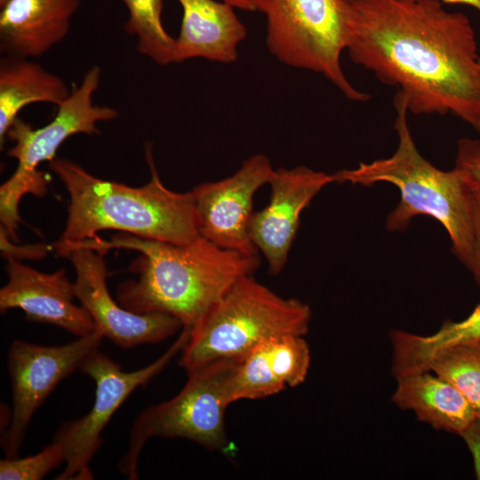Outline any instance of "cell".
<instances>
[{
	"label": "cell",
	"mask_w": 480,
	"mask_h": 480,
	"mask_svg": "<svg viewBox=\"0 0 480 480\" xmlns=\"http://www.w3.org/2000/svg\"><path fill=\"white\" fill-rule=\"evenodd\" d=\"M346 50L413 114L480 118V57L468 17L441 0H348Z\"/></svg>",
	"instance_id": "obj_1"
},
{
	"label": "cell",
	"mask_w": 480,
	"mask_h": 480,
	"mask_svg": "<svg viewBox=\"0 0 480 480\" xmlns=\"http://www.w3.org/2000/svg\"><path fill=\"white\" fill-rule=\"evenodd\" d=\"M76 247L102 255L113 248L139 252L129 268L138 278L117 286L116 300L134 313L172 315L189 330L236 281L260 266L258 253L227 250L202 236L178 245L120 232L110 240H85L69 252Z\"/></svg>",
	"instance_id": "obj_2"
},
{
	"label": "cell",
	"mask_w": 480,
	"mask_h": 480,
	"mask_svg": "<svg viewBox=\"0 0 480 480\" xmlns=\"http://www.w3.org/2000/svg\"><path fill=\"white\" fill-rule=\"evenodd\" d=\"M146 160L151 177L140 188L101 180L68 159L49 162L70 197L65 228L52 245L59 257L106 229L178 245L200 237L192 190L177 193L162 183L148 146Z\"/></svg>",
	"instance_id": "obj_3"
},
{
	"label": "cell",
	"mask_w": 480,
	"mask_h": 480,
	"mask_svg": "<svg viewBox=\"0 0 480 480\" xmlns=\"http://www.w3.org/2000/svg\"><path fill=\"white\" fill-rule=\"evenodd\" d=\"M396 116L394 129L398 145L394 154L371 163H360L355 169L332 174L333 181L370 186L388 182L400 191V202L388 214V231L405 229L417 215H428L445 228L452 250L468 269L473 256L471 192L473 187L453 167L443 171L433 165L418 150L407 122V107L397 92L394 100Z\"/></svg>",
	"instance_id": "obj_4"
},
{
	"label": "cell",
	"mask_w": 480,
	"mask_h": 480,
	"mask_svg": "<svg viewBox=\"0 0 480 480\" xmlns=\"http://www.w3.org/2000/svg\"><path fill=\"white\" fill-rule=\"evenodd\" d=\"M311 316L308 304L284 298L252 275L245 276L190 329L179 364L188 372L212 361L239 359L274 337L304 336Z\"/></svg>",
	"instance_id": "obj_5"
},
{
	"label": "cell",
	"mask_w": 480,
	"mask_h": 480,
	"mask_svg": "<svg viewBox=\"0 0 480 480\" xmlns=\"http://www.w3.org/2000/svg\"><path fill=\"white\" fill-rule=\"evenodd\" d=\"M267 17V45L281 62L321 74L348 99L366 101L346 77L340 56L347 47L348 0H258Z\"/></svg>",
	"instance_id": "obj_6"
},
{
	"label": "cell",
	"mask_w": 480,
	"mask_h": 480,
	"mask_svg": "<svg viewBox=\"0 0 480 480\" xmlns=\"http://www.w3.org/2000/svg\"><path fill=\"white\" fill-rule=\"evenodd\" d=\"M236 361L216 360L188 372V381L174 397L144 409L132 426L127 451L118 463L120 472L130 480L138 479L141 449L156 436L185 438L225 452L228 383Z\"/></svg>",
	"instance_id": "obj_7"
},
{
	"label": "cell",
	"mask_w": 480,
	"mask_h": 480,
	"mask_svg": "<svg viewBox=\"0 0 480 480\" xmlns=\"http://www.w3.org/2000/svg\"><path fill=\"white\" fill-rule=\"evenodd\" d=\"M100 68L94 66L85 74L81 84L58 105L53 119L46 125L34 129L17 118L6 137L14 142L7 155L17 159L13 174L0 187V220L12 239H17L16 230L20 221L19 204L26 194L44 197L47 192L45 174L37 166L55 158L60 145L77 133L98 134L97 123L114 120L118 113L107 106L93 105L92 95L98 89Z\"/></svg>",
	"instance_id": "obj_8"
},
{
	"label": "cell",
	"mask_w": 480,
	"mask_h": 480,
	"mask_svg": "<svg viewBox=\"0 0 480 480\" xmlns=\"http://www.w3.org/2000/svg\"><path fill=\"white\" fill-rule=\"evenodd\" d=\"M188 337L189 329L182 328L175 342L160 357L132 372L123 371L118 363L99 349L85 358L79 370L95 383L94 403L88 413L64 422L53 435L52 441L62 445L65 454V468L55 479H93L89 464L102 444L101 433L113 414L137 388L145 386L169 364Z\"/></svg>",
	"instance_id": "obj_9"
},
{
	"label": "cell",
	"mask_w": 480,
	"mask_h": 480,
	"mask_svg": "<svg viewBox=\"0 0 480 480\" xmlns=\"http://www.w3.org/2000/svg\"><path fill=\"white\" fill-rule=\"evenodd\" d=\"M103 333L95 329L77 340L59 346H42L13 340L7 354L12 407L9 423L1 434L4 458L19 457L30 420L57 385L79 370L97 350Z\"/></svg>",
	"instance_id": "obj_10"
},
{
	"label": "cell",
	"mask_w": 480,
	"mask_h": 480,
	"mask_svg": "<svg viewBox=\"0 0 480 480\" xmlns=\"http://www.w3.org/2000/svg\"><path fill=\"white\" fill-rule=\"evenodd\" d=\"M274 172L268 157L257 154L233 175L196 186L192 192L200 236L227 250L258 253L249 234L253 196Z\"/></svg>",
	"instance_id": "obj_11"
},
{
	"label": "cell",
	"mask_w": 480,
	"mask_h": 480,
	"mask_svg": "<svg viewBox=\"0 0 480 480\" xmlns=\"http://www.w3.org/2000/svg\"><path fill=\"white\" fill-rule=\"evenodd\" d=\"M74 266V292L92 316L95 329L123 349L164 341L183 328L175 316L152 312L138 314L114 300L107 287L103 255L95 250L76 247L66 256Z\"/></svg>",
	"instance_id": "obj_12"
},
{
	"label": "cell",
	"mask_w": 480,
	"mask_h": 480,
	"mask_svg": "<svg viewBox=\"0 0 480 480\" xmlns=\"http://www.w3.org/2000/svg\"><path fill=\"white\" fill-rule=\"evenodd\" d=\"M332 182V174L304 165L275 170L268 183L270 201L263 210L253 213L249 228L251 241L265 257L270 275L279 274L287 262L301 212Z\"/></svg>",
	"instance_id": "obj_13"
},
{
	"label": "cell",
	"mask_w": 480,
	"mask_h": 480,
	"mask_svg": "<svg viewBox=\"0 0 480 480\" xmlns=\"http://www.w3.org/2000/svg\"><path fill=\"white\" fill-rule=\"evenodd\" d=\"M8 281L0 290V311L20 308L27 319L50 324L82 337L95 330L89 312L73 302L74 284L63 268L43 273L14 259L7 260Z\"/></svg>",
	"instance_id": "obj_14"
},
{
	"label": "cell",
	"mask_w": 480,
	"mask_h": 480,
	"mask_svg": "<svg viewBox=\"0 0 480 480\" xmlns=\"http://www.w3.org/2000/svg\"><path fill=\"white\" fill-rule=\"evenodd\" d=\"M79 0H10L0 12V47L7 56L39 57L68 33Z\"/></svg>",
	"instance_id": "obj_15"
},
{
	"label": "cell",
	"mask_w": 480,
	"mask_h": 480,
	"mask_svg": "<svg viewBox=\"0 0 480 480\" xmlns=\"http://www.w3.org/2000/svg\"><path fill=\"white\" fill-rule=\"evenodd\" d=\"M183 11L179 36L175 38L174 62L193 58L230 63L246 29L234 7L215 0H178Z\"/></svg>",
	"instance_id": "obj_16"
},
{
	"label": "cell",
	"mask_w": 480,
	"mask_h": 480,
	"mask_svg": "<svg viewBox=\"0 0 480 480\" xmlns=\"http://www.w3.org/2000/svg\"><path fill=\"white\" fill-rule=\"evenodd\" d=\"M300 373V357L286 339L266 340L237 359L228 383L229 403L273 396L292 388Z\"/></svg>",
	"instance_id": "obj_17"
},
{
	"label": "cell",
	"mask_w": 480,
	"mask_h": 480,
	"mask_svg": "<svg viewBox=\"0 0 480 480\" xmlns=\"http://www.w3.org/2000/svg\"><path fill=\"white\" fill-rule=\"evenodd\" d=\"M396 380L392 402L402 410L413 412L418 420L436 430L460 436L476 418L464 396L432 372L409 374Z\"/></svg>",
	"instance_id": "obj_18"
},
{
	"label": "cell",
	"mask_w": 480,
	"mask_h": 480,
	"mask_svg": "<svg viewBox=\"0 0 480 480\" xmlns=\"http://www.w3.org/2000/svg\"><path fill=\"white\" fill-rule=\"evenodd\" d=\"M70 91L59 76L28 58L7 56L0 62V143L19 112L27 105L47 102L59 105Z\"/></svg>",
	"instance_id": "obj_19"
},
{
	"label": "cell",
	"mask_w": 480,
	"mask_h": 480,
	"mask_svg": "<svg viewBox=\"0 0 480 480\" xmlns=\"http://www.w3.org/2000/svg\"><path fill=\"white\" fill-rule=\"evenodd\" d=\"M392 346L391 372L395 379L426 371L428 360L441 349L480 342V302L460 320H445L430 335H420L395 329L389 332Z\"/></svg>",
	"instance_id": "obj_20"
},
{
	"label": "cell",
	"mask_w": 480,
	"mask_h": 480,
	"mask_svg": "<svg viewBox=\"0 0 480 480\" xmlns=\"http://www.w3.org/2000/svg\"><path fill=\"white\" fill-rule=\"evenodd\" d=\"M129 17L125 31L137 37L138 51L159 65L174 62L175 38L162 23L163 0H122Z\"/></svg>",
	"instance_id": "obj_21"
},
{
	"label": "cell",
	"mask_w": 480,
	"mask_h": 480,
	"mask_svg": "<svg viewBox=\"0 0 480 480\" xmlns=\"http://www.w3.org/2000/svg\"><path fill=\"white\" fill-rule=\"evenodd\" d=\"M453 385L480 418V342L463 343L439 350L426 371Z\"/></svg>",
	"instance_id": "obj_22"
},
{
	"label": "cell",
	"mask_w": 480,
	"mask_h": 480,
	"mask_svg": "<svg viewBox=\"0 0 480 480\" xmlns=\"http://www.w3.org/2000/svg\"><path fill=\"white\" fill-rule=\"evenodd\" d=\"M62 462H65L63 447L60 443L52 441L36 454L1 460L0 479L41 480Z\"/></svg>",
	"instance_id": "obj_23"
},
{
	"label": "cell",
	"mask_w": 480,
	"mask_h": 480,
	"mask_svg": "<svg viewBox=\"0 0 480 480\" xmlns=\"http://www.w3.org/2000/svg\"><path fill=\"white\" fill-rule=\"evenodd\" d=\"M454 167L473 188H480V140H459Z\"/></svg>",
	"instance_id": "obj_24"
},
{
	"label": "cell",
	"mask_w": 480,
	"mask_h": 480,
	"mask_svg": "<svg viewBox=\"0 0 480 480\" xmlns=\"http://www.w3.org/2000/svg\"><path fill=\"white\" fill-rule=\"evenodd\" d=\"M10 238L6 229L0 227V243L2 256L6 259L21 260L22 259L38 260L44 258L49 252L51 247L44 244L27 245H16Z\"/></svg>",
	"instance_id": "obj_25"
},
{
	"label": "cell",
	"mask_w": 480,
	"mask_h": 480,
	"mask_svg": "<svg viewBox=\"0 0 480 480\" xmlns=\"http://www.w3.org/2000/svg\"><path fill=\"white\" fill-rule=\"evenodd\" d=\"M471 212L473 227V256L468 268L476 285L480 288V188H473L471 192Z\"/></svg>",
	"instance_id": "obj_26"
},
{
	"label": "cell",
	"mask_w": 480,
	"mask_h": 480,
	"mask_svg": "<svg viewBox=\"0 0 480 480\" xmlns=\"http://www.w3.org/2000/svg\"><path fill=\"white\" fill-rule=\"evenodd\" d=\"M460 436L472 455L475 476L480 480V418L476 417Z\"/></svg>",
	"instance_id": "obj_27"
},
{
	"label": "cell",
	"mask_w": 480,
	"mask_h": 480,
	"mask_svg": "<svg viewBox=\"0 0 480 480\" xmlns=\"http://www.w3.org/2000/svg\"><path fill=\"white\" fill-rule=\"evenodd\" d=\"M221 2L229 4L234 8H238L244 11L254 12L258 11V0H220Z\"/></svg>",
	"instance_id": "obj_28"
},
{
	"label": "cell",
	"mask_w": 480,
	"mask_h": 480,
	"mask_svg": "<svg viewBox=\"0 0 480 480\" xmlns=\"http://www.w3.org/2000/svg\"><path fill=\"white\" fill-rule=\"evenodd\" d=\"M441 2L452 4H466L474 7L480 12V0H441Z\"/></svg>",
	"instance_id": "obj_29"
},
{
	"label": "cell",
	"mask_w": 480,
	"mask_h": 480,
	"mask_svg": "<svg viewBox=\"0 0 480 480\" xmlns=\"http://www.w3.org/2000/svg\"><path fill=\"white\" fill-rule=\"evenodd\" d=\"M477 132L478 133L480 134V118L477 122V124H476V126L474 127Z\"/></svg>",
	"instance_id": "obj_30"
},
{
	"label": "cell",
	"mask_w": 480,
	"mask_h": 480,
	"mask_svg": "<svg viewBox=\"0 0 480 480\" xmlns=\"http://www.w3.org/2000/svg\"><path fill=\"white\" fill-rule=\"evenodd\" d=\"M10 0H0V7H3L5 4H7Z\"/></svg>",
	"instance_id": "obj_31"
}]
</instances>
